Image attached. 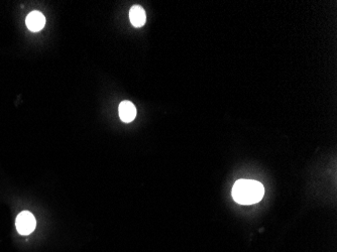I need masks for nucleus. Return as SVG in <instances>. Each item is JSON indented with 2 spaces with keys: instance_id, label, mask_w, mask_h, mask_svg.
<instances>
[{
  "instance_id": "f257e3e1",
  "label": "nucleus",
  "mask_w": 337,
  "mask_h": 252,
  "mask_svg": "<svg viewBox=\"0 0 337 252\" xmlns=\"http://www.w3.org/2000/svg\"><path fill=\"white\" fill-rule=\"evenodd\" d=\"M263 185L254 180H239L232 189V197L241 205H251L260 202L264 197Z\"/></svg>"
},
{
  "instance_id": "f03ea898",
  "label": "nucleus",
  "mask_w": 337,
  "mask_h": 252,
  "mask_svg": "<svg viewBox=\"0 0 337 252\" xmlns=\"http://www.w3.org/2000/svg\"><path fill=\"white\" fill-rule=\"evenodd\" d=\"M17 229L22 235H29L35 229L37 225V221L35 216L28 211L22 212L17 218Z\"/></svg>"
},
{
  "instance_id": "20e7f679",
  "label": "nucleus",
  "mask_w": 337,
  "mask_h": 252,
  "mask_svg": "<svg viewBox=\"0 0 337 252\" xmlns=\"http://www.w3.org/2000/svg\"><path fill=\"white\" fill-rule=\"evenodd\" d=\"M119 117L120 119L125 122V123H129L131 122L135 116H136V108L135 106L129 102V101H123L120 103L119 105Z\"/></svg>"
},
{
  "instance_id": "39448f33",
  "label": "nucleus",
  "mask_w": 337,
  "mask_h": 252,
  "mask_svg": "<svg viewBox=\"0 0 337 252\" xmlns=\"http://www.w3.org/2000/svg\"><path fill=\"white\" fill-rule=\"evenodd\" d=\"M129 20L134 28H141L146 22L144 10L139 6H133L129 11Z\"/></svg>"
},
{
  "instance_id": "7ed1b4c3",
  "label": "nucleus",
  "mask_w": 337,
  "mask_h": 252,
  "mask_svg": "<svg viewBox=\"0 0 337 252\" xmlns=\"http://www.w3.org/2000/svg\"><path fill=\"white\" fill-rule=\"evenodd\" d=\"M27 27L32 32H40L46 25V19L40 12H33L27 18Z\"/></svg>"
}]
</instances>
